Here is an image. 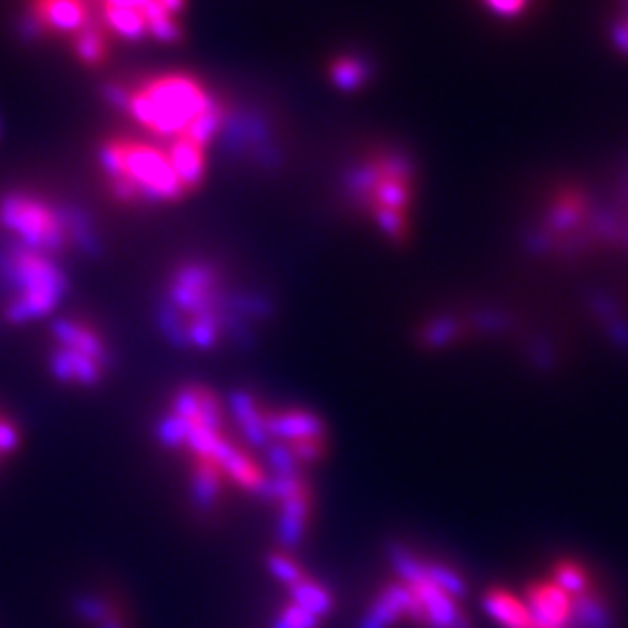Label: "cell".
<instances>
[{
    "instance_id": "obj_1",
    "label": "cell",
    "mask_w": 628,
    "mask_h": 628,
    "mask_svg": "<svg viewBox=\"0 0 628 628\" xmlns=\"http://www.w3.org/2000/svg\"><path fill=\"white\" fill-rule=\"evenodd\" d=\"M229 431L231 421L223 403L200 385L175 393L168 412L157 423V440L189 459V489L198 510H212L229 487L268 498L266 466Z\"/></svg>"
},
{
    "instance_id": "obj_2",
    "label": "cell",
    "mask_w": 628,
    "mask_h": 628,
    "mask_svg": "<svg viewBox=\"0 0 628 628\" xmlns=\"http://www.w3.org/2000/svg\"><path fill=\"white\" fill-rule=\"evenodd\" d=\"M270 312L261 293L245 291L212 259H187L163 282L157 306L161 336L185 351L245 345Z\"/></svg>"
},
{
    "instance_id": "obj_3",
    "label": "cell",
    "mask_w": 628,
    "mask_h": 628,
    "mask_svg": "<svg viewBox=\"0 0 628 628\" xmlns=\"http://www.w3.org/2000/svg\"><path fill=\"white\" fill-rule=\"evenodd\" d=\"M212 149L196 140L112 136L98 149V168L112 198L129 208L180 203L206 185Z\"/></svg>"
},
{
    "instance_id": "obj_4",
    "label": "cell",
    "mask_w": 628,
    "mask_h": 628,
    "mask_svg": "<svg viewBox=\"0 0 628 628\" xmlns=\"http://www.w3.org/2000/svg\"><path fill=\"white\" fill-rule=\"evenodd\" d=\"M485 610L500 628H612L615 602L582 559L551 561L521 589H494Z\"/></svg>"
},
{
    "instance_id": "obj_5",
    "label": "cell",
    "mask_w": 628,
    "mask_h": 628,
    "mask_svg": "<svg viewBox=\"0 0 628 628\" xmlns=\"http://www.w3.org/2000/svg\"><path fill=\"white\" fill-rule=\"evenodd\" d=\"M108 98L136 126V133L154 140H196L215 147L229 131L231 110L226 100L191 72L172 70L121 82Z\"/></svg>"
},
{
    "instance_id": "obj_6",
    "label": "cell",
    "mask_w": 628,
    "mask_h": 628,
    "mask_svg": "<svg viewBox=\"0 0 628 628\" xmlns=\"http://www.w3.org/2000/svg\"><path fill=\"white\" fill-rule=\"evenodd\" d=\"M391 566L398 582L377 594L359 628H391L403 619L419 628H470L468 587L455 568L426 561L403 547L393 549Z\"/></svg>"
},
{
    "instance_id": "obj_7",
    "label": "cell",
    "mask_w": 628,
    "mask_h": 628,
    "mask_svg": "<svg viewBox=\"0 0 628 628\" xmlns=\"http://www.w3.org/2000/svg\"><path fill=\"white\" fill-rule=\"evenodd\" d=\"M417 191L415 159L391 144L366 149L342 175L347 206L393 245L412 236Z\"/></svg>"
},
{
    "instance_id": "obj_8",
    "label": "cell",
    "mask_w": 628,
    "mask_h": 628,
    "mask_svg": "<svg viewBox=\"0 0 628 628\" xmlns=\"http://www.w3.org/2000/svg\"><path fill=\"white\" fill-rule=\"evenodd\" d=\"M0 233L6 242L66 259L96 249L91 223L61 200L33 189L0 193Z\"/></svg>"
},
{
    "instance_id": "obj_9",
    "label": "cell",
    "mask_w": 628,
    "mask_h": 628,
    "mask_svg": "<svg viewBox=\"0 0 628 628\" xmlns=\"http://www.w3.org/2000/svg\"><path fill=\"white\" fill-rule=\"evenodd\" d=\"M0 285L6 289V321L21 326L52 315L70 280L61 257L6 242L0 249Z\"/></svg>"
},
{
    "instance_id": "obj_10",
    "label": "cell",
    "mask_w": 628,
    "mask_h": 628,
    "mask_svg": "<svg viewBox=\"0 0 628 628\" xmlns=\"http://www.w3.org/2000/svg\"><path fill=\"white\" fill-rule=\"evenodd\" d=\"M23 29L33 38L63 40L72 57L91 68L108 61L114 42L89 0H27Z\"/></svg>"
},
{
    "instance_id": "obj_11",
    "label": "cell",
    "mask_w": 628,
    "mask_h": 628,
    "mask_svg": "<svg viewBox=\"0 0 628 628\" xmlns=\"http://www.w3.org/2000/svg\"><path fill=\"white\" fill-rule=\"evenodd\" d=\"M100 27L114 42H178L189 0H89Z\"/></svg>"
},
{
    "instance_id": "obj_12",
    "label": "cell",
    "mask_w": 628,
    "mask_h": 628,
    "mask_svg": "<svg viewBox=\"0 0 628 628\" xmlns=\"http://www.w3.org/2000/svg\"><path fill=\"white\" fill-rule=\"evenodd\" d=\"M112 366L110 347L98 326L82 317H61L52 323L49 370L63 385L91 389Z\"/></svg>"
},
{
    "instance_id": "obj_13",
    "label": "cell",
    "mask_w": 628,
    "mask_h": 628,
    "mask_svg": "<svg viewBox=\"0 0 628 628\" xmlns=\"http://www.w3.org/2000/svg\"><path fill=\"white\" fill-rule=\"evenodd\" d=\"M326 74H329L331 84L338 91L357 93L370 82L372 63L357 52H342L329 61V66H326Z\"/></svg>"
},
{
    "instance_id": "obj_14",
    "label": "cell",
    "mask_w": 628,
    "mask_h": 628,
    "mask_svg": "<svg viewBox=\"0 0 628 628\" xmlns=\"http://www.w3.org/2000/svg\"><path fill=\"white\" fill-rule=\"evenodd\" d=\"M606 36L615 52L628 61V0H610Z\"/></svg>"
},
{
    "instance_id": "obj_15",
    "label": "cell",
    "mask_w": 628,
    "mask_h": 628,
    "mask_svg": "<svg viewBox=\"0 0 628 628\" xmlns=\"http://www.w3.org/2000/svg\"><path fill=\"white\" fill-rule=\"evenodd\" d=\"M477 6L496 21L519 23L540 6V0H477Z\"/></svg>"
},
{
    "instance_id": "obj_16",
    "label": "cell",
    "mask_w": 628,
    "mask_h": 628,
    "mask_svg": "<svg viewBox=\"0 0 628 628\" xmlns=\"http://www.w3.org/2000/svg\"><path fill=\"white\" fill-rule=\"evenodd\" d=\"M74 608H78V615H80L84 621L93 624L96 628H100L103 624H108V621H112V619L119 617V615H117V608L112 606V602L106 600V598L96 596V594H91V596H80L78 602H74Z\"/></svg>"
},
{
    "instance_id": "obj_17",
    "label": "cell",
    "mask_w": 628,
    "mask_h": 628,
    "mask_svg": "<svg viewBox=\"0 0 628 628\" xmlns=\"http://www.w3.org/2000/svg\"><path fill=\"white\" fill-rule=\"evenodd\" d=\"M21 445V431L17 421L0 410V466H3Z\"/></svg>"
}]
</instances>
